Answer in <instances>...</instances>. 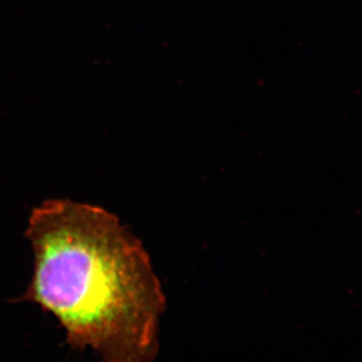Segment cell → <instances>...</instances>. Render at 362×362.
<instances>
[{
	"label": "cell",
	"mask_w": 362,
	"mask_h": 362,
	"mask_svg": "<svg viewBox=\"0 0 362 362\" xmlns=\"http://www.w3.org/2000/svg\"><path fill=\"white\" fill-rule=\"evenodd\" d=\"M26 237L35 271L21 300L59 321L72 349L101 362H154L166 298L150 255L99 206L49 200L32 212Z\"/></svg>",
	"instance_id": "cell-1"
}]
</instances>
